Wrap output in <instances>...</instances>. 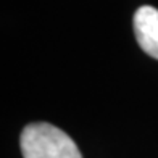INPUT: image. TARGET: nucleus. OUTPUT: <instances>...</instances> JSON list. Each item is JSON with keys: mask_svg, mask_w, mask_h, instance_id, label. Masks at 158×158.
<instances>
[{"mask_svg": "<svg viewBox=\"0 0 158 158\" xmlns=\"http://www.w3.org/2000/svg\"><path fill=\"white\" fill-rule=\"evenodd\" d=\"M134 34L140 48L158 60V10L143 5L134 13Z\"/></svg>", "mask_w": 158, "mask_h": 158, "instance_id": "f03ea898", "label": "nucleus"}, {"mask_svg": "<svg viewBox=\"0 0 158 158\" xmlns=\"http://www.w3.org/2000/svg\"><path fill=\"white\" fill-rule=\"evenodd\" d=\"M23 158H82L76 142L48 123L27 124L19 139Z\"/></svg>", "mask_w": 158, "mask_h": 158, "instance_id": "f257e3e1", "label": "nucleus"}]
</instances>
